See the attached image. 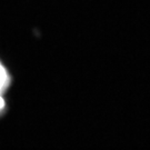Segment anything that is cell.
Returning <instances> with one entry per match:
<instances>
[{
	"mask_svg": "<svg viewBox=\"0 0 150 150\" xmlns=\"http://www.w3.org/2000/svg\"><path fill=\"white\" fill-rule=\"evenodd\" d=\"M9 82H10V77L9 74L6 69V67L4 64L0 62V113L2 112V110L5 109V95L7 88L9 86Z\"/></svg>",
	"mask_w": 150,
	"mask_h": 150,
	"instance_id": "6da1fadb",
	"label": "cell"
}]
</instances>
